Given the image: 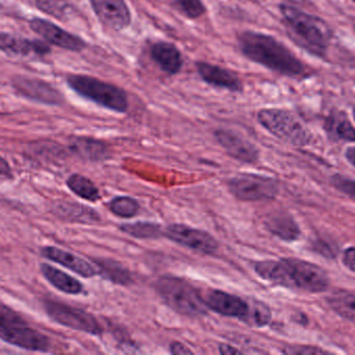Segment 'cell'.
I'll list each match as a JSON object with an SVG mask.
<instances>
[{
    "mask_svg": "<svg viewBox=\"0 0 355 355\" xmlns=\"http://www.w3.org/2000/svg\"><path fill=\"white\" fill-rule=\"evenodd\" d=\"M68 188L72 193L80 198L87 201H97L101 198V193L96 184L86 176L80 175V174H72L68 178Z\"/></svg>",
    "mask_w": 355,
    "mask_h": 355,
    "instance_id": "obj_25",
    "label": "cell"
},
{
    "mask_svg": "<svg viewBox=\"0 0 355 355\" xmlns=\"http://www.w3.org/2000/svg\"><path fill=\"white\" fill-rule=\"evenodd\" d=\"M326 134L334 141L355 142V128L344 112H334L325 121Z\"/></svg>",
    "mask_w": 355,
    "mask_h": 355,
    "instance_id": "obj_22",
    "label": "cell"
},
{
    "mask_svg": "<svg viewBox=\"0 0 355 355\" xmlns=\"http://www.w3.org/2000/svg\"><path fill=\"white\" fill-rule=\"evenodd\" d=\"M330 307L338 315L349 321L355 322V295L352 293L340 292L334 293L328 298Z\"/></svg>",
    "mask_w": 355,
    "mask_h": 355,
    "instance_id": "obj_26",
    "label": "cell"
},
{
    "mask_svg": "<svg viewBox=\"0 0 355 355\" xmlns=\"http://www.w3.org/2000/svg\"><path fill=\"white\" fill-rule=\"evenodd\" d=\"M230 192L243 201L270 200L278 193L276 180L253 173H241L228 182Z\"/></svg>",
    "mask_w": 355,
    "mask_h": 355,
    "instance_id": "obj_9",
    "label": "cell"
},
{
    "mask_svg": "<svg viewBox=\"0 0 355 355\" xmlns=\"http://www.w3.org/2000/svg\"><path fill=\"white\" fill-rule=\"evenodd\" d=\"M150 55L157 66L170 76L178 73L182 69V53L172 43H155L151 46Z\"/></svg>",
    "mask_w": 355,
    "mask_h": 355,
    "instance_id": "obj_19",
    "label": "cell"
},
{
    "mask_svg": "<svg viewBox=\"0 0 355 355\" xmlns=\"http://www.w3.org/2000/svg\"><path fill=\"white\" fill-rule=\"evenodd\" d=\"M30 26L33 32L40 35L45 41L60 49L80 53L87 47V43L82 38L71 33L66 32L65 30L49 20L34 18L31 20Z\"/></svg>",
    "mask_w": 355,
    "mask_h": 355,
    "instance_id": "obj_12",
    "label": "cell"
},
{
    "mask_svg": "<svg viewBox=\"0 0 355 355\" xmlns=\"http://www.w3.org/2000/svg\"><path fill=\"white\" fill-rule=\"evenodd\" d=\"M352 1H353V3H355V0H352Z\"/></svg>",
    "mask_w": 355,
    "mask_h": 355,
    "instance_id": "obj_40",
    "label": "cell"
},
{
    "mask_svg": "<svg viewBox=\"0 0 355 355\" xmlns=\"http://www.w3.org/2000/svg\"><path fill=\"white\" fill-rule=\"evenodd\" d=\"M0 338L8 344L34 352H47L51 348L49 336L30 327L19 315L6 304L1 305Z\"/></svg>",
    "mask_w": 355,
    "mask_h": 355,
    "instance_id": "obj_6",
    "label": "cell"
},
{
    "mask_svg": "<svg viewBox=\"0 0 355 355\" xmlns=\"http://www.w3.org/2000/svg\"><path fill=\"white\" fill-rule=\"evenodd\" d=\"M41 257L49 261L60 263L63 267L76 272L78 275L85 278H91L98 274V270L86 259L69 252V251L63 250V249L57 248L55 246L43 247L40 250Z\"/></svg>",
    "mask_w": 355,
    "mask_h": 355,
    "instance_id": "obj_16",
    "label": "cell"
},
{
    "mask_svg": "<svg viewBox=\"0 0 355 355\" xmlns=\"http://www.w3.org/2000/svg\"><path fill=\"white\" fill-rule=\"evenodd\" d=\"M110 211L120 218H132L140 211V205L136 199L130 196H118L112 199L107 205Z\"/></svg>",
    "mask_w": 355,
    "mask_h": 355,
    "instance_id": "obj_29",
    "label": "cell"
},
{
    "mask_svg": "<svg viewBox=\"0 0 355 355\" xmlns=\"http://www.w3.org/2000/svg\"><path fill=\"white\" fill-rule=\"evenodd\" d=\"M94 261L98 268V274L105 279L121 286H128L132 282V274L121 263L105 259H94Z\"/></svg>",
    "mask_w": 355,
    "mask_h": 355,
    "instance_id": "obj_24",
    "label": "cell"
},
{
    "mask_svg": "<svg viewBox=\"0 0 355 355\" xmlns=\"http://www.w3.org/2000/svg\"><path fill=\"white\" fill-rule=\"evenodd\" d=\"M286 352L293 353V354H320V353H326L321 349L315 347H292L291 350H286Z\"/></svg>",
    "mask_w": 355,
    "mask_h": 355,
    "instance_id": "obj_35",
    "label": "cell"
},
{
    "mask_svg": "<svg viewBox=\"0 0 355 355\" xmlns=\"http://www.w3.org/2000/svg\"><path fill=\"white\" fill-rule=\"evenodd\" d=\"M70 150L80 159L89 162H103L110 157L109 146L105 142L85 137L73 139Z\"/></svg>",
    "mask_w": 355,
    "mask_h": 355,
    "instance_id": "obj_20",
    "label": "cell"
},
{
    "mask_svg": "<svg viewBox=\"0 0 355 355\" xmlns=\"http://www.w3.org/2000/svg\"><path fill=\"white\" fill-rule=\"evenodd\" d=\"M238 40L241 51L250 61L288 78L306 76V68L302 62L273 37L261 33L244 32L239 35Z\"/></svg>",
    "mask_w": 355,
    "mask_h": 355,
    "instance_id": "obj_1",
    "label": "cell"
},
{
    "mask_svg": "<svg viewBox=\"0 0 355 355\" xmlns=\"http://www.w3.org/2000/svg\"><path fill=\"white\" fill-rule=\"evenodd\" d=\"M176 9L190 19H197L205 13V7L201 0H174Z\"/></svg>",
    "mask_w": 355,
    "mask_h": 355,
    "instance_id": "obj_31",
    "label": "cell"
},
{
    "mask_svg": "<svg viewBox=\"0 0 355 355\" xmlns=\"http://www.w3.org/2000/svg\"><path fill=\"white\" fill-rule=\"evenodd\" d=\"M254 270L267 282L304 292H324L329 284V278L321 267L298 259L257 261Z\"/></svg>",
    "mask_w": 355,
    "mask_h": 355,
    "instance_id": "obj_2",
    "label": "cell"
},
{
    "mask_svg": "<svg viewBox=\"0 0 355 355\" xmlns=\"http://www.w3.org/2000/svg\"><path fill=\"white\" fill-rule=\"evenodd\" d=\"M0 49L8 55L28 57V55H42L51 53V47L40 40H30L21 37L1 33Z\"/></svg>",
    "mask_w": 355,
    "mask_h": 355,
    "instance_id": "obj_17",
    "label": "cell"
},
{
    "mask_svg": "<svg viewBox=\"0 0 355 355\" xmlns=\"http://www.w3.org/2000/svg\"><path fill=\"white\" fill-rule=\"evenodd\" d=\"M266 226L274 234L284 241H295L300 236L296 222L288 214H276L266 220Z\"/></svg>",
    "mask_w": 355,
    "mask_h": 355,
    "instance_id": "obj_23",
    "label": "cell"
},
{
    "mask_svg": "<svg viewBox=\"0 0 355 355\" xmlns=\"http://www.w3.org/2000/svg\"><path fill=\"white\" fill-rule=\"evenodd\" d=\"M343 263L345 267L355 273V247H350L345 250L343 254Z\"/></svg>",
    "mask_w": 355,
    "mask_h": 355,
    "instance_id": "obj_33",
    "label": "cell"
},
{
    "mask_svg": "<svg viewBox=\"0 0 355 355\" xmlns=\"http://www.w3.org/2000/svg\"><path fill=\"white\" fill-rule=\"evenodd\" d=\"M172 242L203 254H214L218 250L217 241L205 230L184 224H171L166 228V236Z\"/></svg>",
    "mask_w": 355,
    "mask_h": 355,
    "instance_id": "obj_10",
    "label": "cell"
},
{
    "mask_svg": "<svg viewBox=\"0 0 355 355\" xmlns=\"http://www.w3.org/2000/svg\"><path fill=\"white\" fill-rule=\"evenodd\" d=\"M99 21L110 30L120 32L132 24V14L125 0H90Z\"/></svg>",
    "mask_w": 355,
    "mask_h": 355,
    "instance_id": "obj_11",
    "label": "cell"
},
{
    "mask_svg": "<svg viewBox=\"0 0 355 355\" xmlns=\"http://www.w3.org/2000/svg\"><path fill=\"white\" fill-rule=\"evenodd\" d=\"M170 352L172 354L175 355H186V354H194L192 350L189 348L186 345L182 344V342H178V340H174L170 344L169 346Z\"/></svg>",
    "mask_w": 355,
    "mask_h": 355,
    "instance_id": "obj_34",
    "label": "cell"
},
{
    "mask_svg": "<svg viewBox=\"0 0 355 355\" xmlns=\"http://www.w3.org/2000/svg\"><path fill=\"white\" fill-rule=\"evenodd\" d=\"M219 144L230 157L244 163H254L259 159V150L246 139L232 130H219L215 132Z\"/></svg>",
    "mask_w": 355,
    "mask_h": 355,
    "instance_id": "obj_15",
    "label": "cell"
},
{
    "mask_svg": "<svg viewBox=\"0 0 355 355\" xmlns=\"http://www.w3.org/2000/svg\"><path fill=\"white\" fill-rule=\"evenodd\" d=\"M331 184L336 190L340 191L355 201V180L336 175L331 178Z\"/></svg>",
    "mask_w": 355,
    "mask_h": 355,
    "instance_id": "obj_32",
    "label": "cell"
},
{
    "mask_svg": "<svg viewBox=\"0 0 355 355\" xmlns=\"http://www.w3.org/2000/svg\"><path fill=\"white\" fill-rule=\"evenodd\" d=\"M40 270L45 279L57 290L69 295H80L84 292L82 282L62 270L57 269L49 263H41Z\"/></svg>",
    "mask_w": 355,
    "mask_h": 355,
    "instance_id": "obj_21",
    "label": "cell"
},
{
    "mask_svg": "<svg viewBox=\"0 0 355 355\" xmlns=\"http://www.w3.org/2000/svg\"><path fill=\"white\" fill-rule=\"evenodd\" d=\"M219 351L224 355L228 354H241V351L234 347L230 346V345L222 344L220 345Z\"/></svg>",
    "mask_w": 355,
    "mask_h": 355,
    "instance_id": "obj_36",
    "label": "cell"
},
{
    "mask_svg": "<svg viewBox=\"0 0 355 355\" xmlns=\"http://www.w3.org/2000/svg\"><path fill=\"white\" fill-rule=\"evenodd\" d=\"M196 67L202 80L211 86L226 89L232 92H241L243 90L240 78L230 70L205 62H198Z\"/></svg>",
    "mask_w": 355,
    "mask_h": 355,
    "instance_id": "obj_18",
    "label": "cell"
},
{
    "mask_svg": "<svg viewBox=\"0 0 355 355\" xmlns=\"http://www.w3.org/2000/svg\"><path fill=\"white\" fill-rule=\"evenodd\" d=\"M280 12L290 38L311 55L325 57L332 37L329 26L321 18L292 6L280 5Z\"/></svg>",
    "mask_w": 355,
    "mask_h": 355,
    "instance_id": "obj_3",
    "label": "cell"
},
{
    "mask_svg": "<svg viewBox=\"0 0 355 355\" xmlns=\"http://www.w3.org/2000/svg\"><path fill=\"white\" fill-rule=\"evenodd\" d=\"M66 82L74 92L101 107L116 113H125L128 110V94L119 87L80 74L67 76Z\"/></svg>",
    "mask_w": 355,
    "mask_h": 355,
    "instance_id": "obj_5",
    "label": "cell"
},
{
    "mask_svg": "<svg viewBox=\"0 0 355 355\" xmlns=\"http://www.w3.org/2000/svg\"><path fill=\"white\" fill-rule=\"evenodd\" d=\"M60 215L64 216L66 219L73 220L80 223H92L93 221H98L99 217L94 209L82 207L78 203H66V205L58 207Z\"/></svg>",
    "mask_w": 355,
    "mask_h": 355,
    "instance_id": "obj_28",
    "label": "cell"
},
{
    "mask_svg": "<svg viewBox=\"0 0 355 355\" xmlns=\"http://www.w3.org/2000/svg\"><path fill=\"white\" fill-rule=\"evenodd\" d=\"M345 155H346V159H348L349 163L355 168V147H349L345 153Z\"/></svg>",
    "mask_w": 355,
    "mask_h": 355,
    "instance_id": "obj_37",
    "label": "cell"
},
{
    "mask_svg": "<svg viewBox=\"0 0 355 355\" xmlns=\"http://www.w3.org/2000/svg\"><path fill=\"white\" fill-rule=\"evenodd\" d=\"M271 317V311L265 303L253 301L252 304H250L248 317L245 322L257 326V327H261V326L267 325L269 323Z\"/></svg>",
    "mask_w": 355,
    "mask_h": 355,
    "instance_id": "obj_30",
    "label": "cell"
},
{
    "mask_svg": "<svg viewBox=\"0 0 355 355\" xmlns=\"http://www.w3.org/2000/svg\"><path fill=\"white\" fill-rule=\"evenodd\" d=\"M0 171H1V175L5 176L6 174L9 175L11 173V168H10L9 164L6 162L5 159H1V168H0Z\"/></svg>",
    "mask_w": 355,
    "mask_h": 355,
    "instance_id": "obj_38",
    "label": "cell"
},
{
    "mask_svg": "<svg viewBox=\"0 0 355 355\" xmlns=\"http://www.w3.org/2000/svg\"><path fill=\"white\" fill-rule=\"evenodd\" d=\"M44 309L49 317L60 325L92 336H101L103 332L96 318L85 309L53 300H45Z\"/></svg>",
    "mask_w": 355,
    "mask_h": 355,
    "instance_id": "obj_8",
    "label": "cell"
},
{
    "mask_svg": "<svg viewBox=\"0 0 355 355\" xmlns=\"http://www.w3.org/2000/svg\"><path fill=\"white\" fill-rule=\"evenodd\" d=\"M205 301L211 311L226 317L239 318L242 321H246L250 311V304L244 299L223 291H209Z\"/></svg>",
    "mask_w": 355,
    "mask_h": 355,
    "instance_id": "obj_14",
    "label": "cell"
},
{
    "mask_svg": "<svg viewBox=\"0 0 355 355\" xmlns=\"http://www.w3.org/2000/svg\"><path fill=\"white\" fill-rule=\"evenodd\" d=\"M155 290L172 311L188 317L207 313L205 299L187 280L175 276H163L155 282Z\"/></svg>",
    "mask_w": 355,
    "mask_h": 355,
    "instance_id": "obj_4",
    "label": "cell"
},
{
    "mask_svg": "<svg viewBox=\"0 0 355 355\" xmlns=\"http://www.w3.org/2000/svg\"><path fill=\"white\" fill-rule=\"evenodd\" d=\"M257 121L268 132L295 146H305L313 140L311 130L292 112L282 109L261 110Z\"/></svg>",
    "mask_w": 355,
    "mask_h": 355,
    "instance_id": "obj_7",
    "label": "cell"
},
{
    "mask_svg": "<svg viewBox=\"0 0 355 355\" xmlns=\"http://www.w3.org/2000/svg\"><path fill=\"white\" fill-rule=\"evenodd\" d=\"M296 1H305V0H296Z\"/></svg>",
    "mask_w": 355,
    "mask_h": 355,
    "instance_id": "obj_39",
    "label": "cell"
},
{
    "mask_svg": "<svg viewBox=\"0 0 355 355\" xmlns=\"http://www.w3.org/2000/svg\"><path fill=\"white\" fill-rule=\"evenodd\" d=\"M12 86L16 94L30 101L49 105H60L64 103V96L60 91L38 78L17 76L14 78Z\"/></svg>",
    "mask_w": 355,
    "mask_h": 355,
    "instance_id": "obj_13",
    "label": "cell"
},
{
    "mask_svg": "<svg viewBox=\"0 0 355 355\" xmlns=\"http://www.w3.org/2000/svg\"><path fill=\"white\" fill-rule=\"evenodd\" d=\"M121 230L137 239H159L166 236V230L161 225L150 222H137V223L123 224Z\"/></svg>",
    "mask_w": 355,
    "mask_h": 355,
    "instance_id": "obj_27",
    "label": "cell"
}]
</instances>
